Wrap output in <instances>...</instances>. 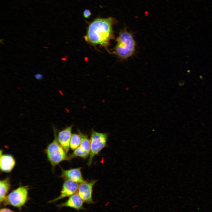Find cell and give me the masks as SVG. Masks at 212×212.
Returning <instances> with one entry per match:
<instances>
[{
    "instance_id": "obj_1",
    "label": "cell",
    "mask_w": 212,
    "mask_h": 212,
    "mask_svg": "<svg viewBox=\"0 0 212 212\" xmlns=\"http://www.w3.org/2000/svg\"><path fill=\"white\" fill-rule=\"evenodd\" d=\"M116 22L112 17L95 19L88 24L85 40L92 45L103 47L110 53L108 47L114 38L113 26Z\"/></svg>"
},
{
    "instance_id": "obj_2",
    "label": "cell",
    "mask_w": 212,
    "mask_h": 212,
    "mask_svg": "<svg viewBox=\"0 0 212 212\" xmlns=\"http://www.w3.org/2000/svg\"><path fill=\"white\" fill-rule=\"evenodd\" d=\"M116 41V44L112 53L119 58L125 60L134 54L135 42L132 34L126 28L120 31Z\"/></svg>"
},
{
    "instance_id": "obj_3",
    "label": "cell",
    "mask_w": 212,
    "mask_h": 212,
    "mask_svg": "<svg viewBox=\"0 0 212 212\" xmlns=\"http://www.w3.org/2000/svg\"><path fill=\"white\" fill-rule=\"evenodd\" d=\"M53 128L54 138L47 146L45 152L48 161L54 168L62 162L69 160V158L67 153L58 141L56 129L54 127Z\"/></svg>"
},
{
    "instance_id": "obj_4",
    "label": "cell",
    "mask_w": 212,
    "mask_h": 212,
    "mask_svg": "<svg viewBox=\"0 0 212 212\" xmlns=\"http://www.w3.org/2000/svg\"><path fill=\"white\" fill-rule=\"evenodd\" d=\"M29 189L27 186H19L7 195L2 203L3 205L11 206L21 209L28 199Z\"/></svg>"
},
{
    "instance_id": "obj_5",
    "label": "cell",
    "mask_w": 212,
    "mask_h": 212,
    "mask_svg": "<svg viewBox=\"0 0 212 212\" xmlns=\"http://www.w3.org/2000/svg\"><path fill=\"white\" fill-rule=\"evenodd\" d=\"M107 134L92 130L90 139V152L87 163L90 166L94 157L97 155L106 145Z\"/></svg>"
},
{
    "instance_id": "obj_6",
    "label": "cell",
    "mask_w": 212,
    "mask_h": 212,
    "mask_svg": "<svg viewBox=\"0 0 212 212\" xmlns=\"http://www.w3.org/2000/svg\"><path fill=\"white\" fill-rule=\"evenodd\" d=\"M96 180L85 181L79 185L77 193L84 202L87 204H93L92 195L93 186Z\"/></svg>"
},
{
    "instance_id": "obj_7",
    "label": "cell",
    "mask_w": 212,
    "mask_h": 212,
    "mask_svg": "<svg viewBox=\"0 0 212 212\" xmlns=\"http://www.w3.org/2000/svg\"><path fill=\"white\" fill-rule=\"evenodd\" d=\"M81 137L80 145L69 156V160L76 157H79L84 159L89 156L90 152V140L87 136L78 131Z\"/></svg>"
},
{
    "instance_id": "obj_8",
    "label": "cell",
    "mask_w": 212,
    "mask_h": 212,
    "mask_svg": "<svg viewBox=\"0 0 212 212\" xmlns=\"http://www.w3.org/2000/svg\"><path fill=\"white\" fill-rule=\"evenodd\" d=\"M78 183L68 180H65L62 186L59 195L55 199L49 201L52 203L66 197H69L77 191Z\"/></svg>"
},
{
    "instance_id": "obj_9",
    "label": "cell",
    "mask_w": 212,
    "mask_h": 212,
    "mask_svg": "<svg viewBox=\"0 0 212 212\" xmlns=\"http://www.w3.org/2000/svg\"><path fill=\"white\" fill-rule=\"evenodd\" d=\"M82 168H70L68 170L62 169L61 177L65 180L80 183L84 180L81 172Z\"/></svg>"
},
{
    "instance_id": "obj_10",
    "label": "cell",
    "mask_w": 212,
    "mask_h": 212,
    "mask_svg": "<svg viewBox=\"0 0 212 212\" xmlns=\"http://www.w3.org/2000/svg\"><path fill=\"white\" fill-rule=\"evenodd\" d=\"M84 201L78 194L76 193L69 197L65 202L58 205L59 208L68 207L73 208L77 211L84 210Z\"/></svg>"
},
{
    "instance_id": "obj_11",
    "label": "cell",
    "mask_w": 212,
    "mask_h": 212,
    "mask_svg": "<svg viewBox=\"0 0 212 212\" xmlns=\"http://www.w3.org/2000/svg\"><path fill=\"white\" fill-rule=\"evenodd\" d=\"M0 168L1 170L4 173H9L14 168L16 164L15 160L11 155L3 154L2 150L0 153Z\"/></svg>"
},
{
    "instance_id": "obj_12",
    "label": "cell",
    "mask_w": 212,
    "mask_h": 212,
    "mask_svg": "<svg viewBox=\"0 0 212 212\" xmlns=\"http://www.w3.org/2000/svg\"><path fill=\"white\" fill-rule=\"evenodd\" d=\"M72 126L67 127L59 132L57 135L58 141L67 153L69 148L70 142L72 135Z\"/></svg>"
},
{
    "instance_id": "obj_13",
    "label": "cell",
    "mask_w": 212,
    "mask_h": 212,
    "mask_svg": "<svg viewBox=\"0 0 212 212\" xmlns=\"http://www.w3.org/2000/svg\"><path fill=\"white\" fill-rule=\"evenodd\" d=\"M11 187L10 179L9 177L0 181V202L3 203L7 196Z\"/></svg>"
},
{
    "instance_id": "obj_14",
    "label": "cell",
    "mask_w": 212,
    "mask_h": 212,
    "mask_svg": "<svg viewBox=\"0 0 212 212\" xmlns=\"http://www.w3.org/2000/svg\"><path fill=\"white\" fill-rule=\"evenodd\" d=\"M81 141V137L80 134H72L71 138L69 148L72 150H74L80 145Z\"/></svg>"
},
{
    "instance_id": "obj_15",
    "label": "cell",
    "mask_w": 212,
    "mask_h": 212,
    "mask_svg": "<svg viewBox=\"0 0 212 212\" xmlns=\"http://www.w3.org/2000/svg\"><path fill=\"white\" fill-rule=\"evenodd\" d=\"M91 15L92 13L91 11L88 9H85L83 13V16L85 18H89Z\"/></svg>"
},
{
    "instance_id": "obj_16",
    "label": "cell",
    "mask_w": 212,
    "mask_h": 212,
    "mask_svg": "<svg viewBox=\"0 0 212 212\" xmlns=\"http://www.w3.org/2000/svg\"><path fill=\"white\" fill-rule=\"evenodd\" d=\"M0 212H15L7 208H3L0 209Z\"/></svg>"
},
{
    "instance_id": "obj_17",
    "label": "cell",
    "mask_w": 212,
    "mask_h": 212,
    "mask_svg": "<svg viewBox=\"0 0 212 212\" xmlns=\"http://www.w3.org/2000/svg\"><path fill=\"white\" fill-rule=\"evenodd\" d=\"M35 77L37 80H41L43 78V76L42 74L38 73L35 75Z\"/></svg>"
},
{
    "instance_id": "obj_18",
    "label": "cell",
    "mask_w": 212,
    "mask_h": 212,
    "mask_svg": "<svg viewBox=\"0 0 212 212\" xmlns=\"http://www.w3.org/2000/svg\"><path fill=\"white\" fill-rule=\"evenodd\" d=\"M4 41V40L3 39H1L0 40V43L3 44H4L3 43V41Z\"/></svg>"
}]
</instances>
